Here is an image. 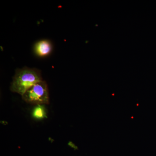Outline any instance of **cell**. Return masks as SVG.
I'll use <instances>...</instances> for the list:
<instances>
[{
	"mask_svg": "<svg viewBox=\"0 0 156 156\" xmlns=\"http://www.w3.org/2000/svg\"><path fill=\"white\" fill-rule=\"evenodd\" d=\"M43 80L39 70L24 67L16 70L11 83V90L22 96L29 89L40 81Z\"/></svg>",
	"mask_w": 156,
	"mask_h": 156,
	"instance_id": "1",
	"label": "cell"
},
{
	"mask_svg": "<svg viewBox=\"0 0 156 156\" xmlns=\"http://www.w3.org/2000/svg\"><path fill=\"white\" fill-rule=\"evenodd\" d=\"M23 100L33 105H44L50 103L48 84L42 80L34 85L22 96Z\"/></svg>",
	"mask_w": 156,
	"mask_h": 156,
	"instance_id": "2",
	"label": "cell"
},
{
	"mask_svg": "<svg viewBox=\"0 0 156 156\" xmlns=\"http://www.w3.org/2000/svg\"><path fill=\"white\" fill-rule=\"evenodd\" d=\"M34 50L36 55L39 57H46L50 55L52 52L53 45L49 40H41L35 44Z\"/></svg>",
	"mask_w": 156,
	"mask_h": 156,
	"instance_id": "3",
	"label": "cell"
},
{
	"mask_svg": "<svg viewBox=\"0 0 156 156\" xmlns=\"http://www.w3.org/2000/svg\"><path fill=\"white\" fill-rule=\"evenodd\" d=\"M43 105H37L34 109L33 115V116L37 119H43L46 116V112Z\"/></svg>",
	"mask_w": 156,
	"mask_h": 156,
	"instance_id": "4",
	"label": "cell"
}]
</instances>
